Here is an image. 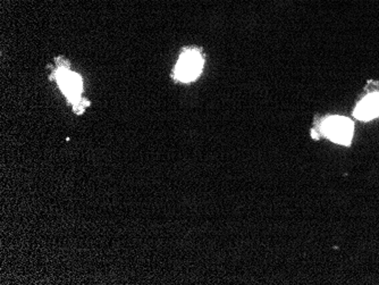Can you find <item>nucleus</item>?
I'll return each mask as SVG.
<instances>
[{"instance_id":"1","label":"nucleus","mask_w":379,"mask_h":285,"mask_svg":"<svg viewBox=\"0 0 379 285\" xmlns=\"http://www.w3.org/2000/svg\"><path fill=\"white\" fill-rule=\"evenodd\" d=\"M204 60L197 51H187L178 60L174 75L181 82H191L201 74Z\"/></svg>"},{"instance_id":"2","label":"nucleus","mask_w":379,"mask_h":285,"mask_svg":"<svg viewBox=\"0 0 379 285\" xmlns=\"http://www.w3.org/2000/svg\"><path fill=\"white\" fill-rule=\"evenodd\" d=\"M323 132L334 142L349 145L352 139L353 124L349 119L341 116L329 117L324 122Z\"/></svg>"},{"instance_id":"3","label":"nucleus","mask_w":379,"mask_h":285,"mask_svg":"<svg viewBox=\"0 0 379 285\" xmlns=\"http://www.w3.org/2000/svg\"><path fill=\"white\" fill-rule=\"evenodd\" d=\"M56 80L62 93L69 98L72 104H77V101L81 100L82 80L77 73L69 71L67 67L60 66V69L56 72Z\"/></svg>"},{"instance_id":"4","label":"nucleus","mask_w":379,"mask_h":285,"mask_svg":"<svg viewBox=\"0 0 379 285\" xmlns=\"http://www.w3.org/2000/svg\"><path fill=\"white\" fill-rule=\"evenodd\" d=\"M354 116L362 121H369L379 116V95L373 93L362 99L354 110Z\"/></svg>"}]
</instances>
